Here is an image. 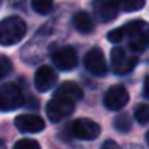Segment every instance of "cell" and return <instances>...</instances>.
<instances>
[{
  "label": "cell",
  "instance_id": "cell-1",
  "mask_svg": "<svg viewBox=\"0 0 149 149\" xmlns=\"http://www.w3.org/2000/svg\"><path fill=\"white\" fill-rule=\"evenodd\" d=\"M122 29V40H128V47L132 50V53H141L148 47V24L146 21H130L125 26L120 27Z\"/></svg>",
  "mask_w": 149,
  "mask_h": 149
},
{
  "label": "cell",
  "instance_id": "cell-2",
  "mask_svg": "<svg viewBox=\"0 0 149 149\" xmlns=\"http://www.w3.org/2000/svg\"><path fill=\"white\" fill-rule=\"evenodd\" d=\"M24 36H26V23L19 16H10L0 21V45H15Z\"/></svg>",
  "mask_w": 149,
  "mask_h": 149
},
{
  "label": "cell",
  "instance_id": "cell-3",
  "mask_svg": "<svg viewBox=\"0 0 149 149\" xmlns=\"http://www.w3.org/2000/svg\"><path fill=\"white\" fill-rule=\"evenodd\" d=\"M75 109V101L69 100V98H64V96H53L52 100L47 103V107H45V112H47V117H48L50 122L56 123L59 120L69 117Z\"/></svg>",
  "mask_w": 149,
  "mask_h": 149
},
{
  "label": "cell",
  "instance_id": "cell-4",
  "mask_svg": "<svg viewBox=\"0 0 149 149\" xmlns=\"http://www.w3.org/2000/svg\"><path fill=\"white\" fill-rule=\"evenodd\" d=\"M136 63H138L136 53H132L120 47H116L111 52V68L116 74H128L130 71H133Z\"/></svg>",
  "mask_w": 149,
  "mask_h": 149
},
{
  "label": "cell",
  "instance_id": "cell-5",
  "mask_svg": "<svg viewBox=\"0 0 149 149\" xmlns=\"http://www.w3.org/2000/svg\"><path fill=\"white\" fill-rule=\"evenodd\" d=\"M23 104V91L16 84H5L0 87V111H15Z\"/></svg>",
  "mask_w": 149,
  "mask_h": 149
},
{
  "label": "cell",
  "instance_id": "cell-6",
  "mask_svg": "<svg viewBox=\"0 0 149 149\" xmlns=\"http://www.w3.org/2000/svg\"><path fill=\"white\" fill-rule=\"evenodd\" d=\"M71 132L75 138L85 139V141H91V139H96L100 136L101 128L91 119H77L71 125Z\"/></svg>",
  "mask_w": 149,
  "mask_h": 149
},
{
  "label": "cell",
  "instance_id": "cell-7",
  "mask_svg": "<svg viewBox=\"0 0 149 149\" xmlns=\"http://www.w3.org/2000/svg\"><path fill=\"white\" fill-rule=\"evenodd\" d=\"M128 91L123 85H112L104 95V106L109 111H120L128 103Z\"/></svg>",
  "mask_w": 149,
  "mask_h": 149
},
{
  "label": "cell",
  "instance_id": "cell-8",
  "mask_svg": "<svg viewBox=\"0 0 149 149\" xmlns=\"http://www.w3.org/2000/svg\"><path fill=\"white\" fill-rule=\"evenodd\" d=\"M52 59L59 71H72L77 66V52L72 47H61L52 55Z\"/></svg>",
  "mask_w": 149,
  "mask_h": 149
},
{
  "label": "cell",
  "instance_id": "cell-9",
  "mask_svg": "<svg viewBox=\"0 0 149 149\" xmlns=\"http://www.w3.org/2000/svg\"><path fill=\"white\" fill-rule=\"evenodd\" d=\"M15 125L23 133H40L45 128V120L36 114H21L15 119Z\"/></svg>",
  "mask_w": 149,
  "mask_h": 149
},
{
  "label": "cell",
  "instance_id": "cell-10",
  "mask_svg": "<svg viewBox=\"0 0 149 149\" xmlns=\"http://www.w3.org/2000/svg\"><path fill=\"white\" fill-rule=\"evenodd\" d=\"M85 69L95 75H103L107 71V63L100 48H91L84 58Z\"/></svg>",
  "mask_w": 149,
  "mask_h": 149
},
{
  "label": "cell",
  "instance_id": "cell-11",
  "mask_svg": "<svg viewBox=\"0 0 149 149\" xmlns=\"http://www.w3.org/2000/svg\"><path fill=\"white\" fill-rule=\"evenodd\" d=\"M91 7H93L96 18L103 23H109V21L116 19L119 15V7H117L116 0H93Z\"/></svg>",
  "mask_w": 149,
  "mask_h": 149
},
{
  "label": "cell",
  "instance_id": "cell-12",
  "mask_svg": "<svg viewBox=\"0 0 149 149\" xmlns=\"http://www.w3.org/2000/svg\"><path fill=\"white\" fill-rule=\"evenodd\" d=\"M56 84V72L53 71L50 66H40L37 69L36 75H34V87L37 91L45 93V91L52 90Z\"/></svg>",
  "mask_w": 149,
  "mask_h": 149
},
{
  "label": "cell",
  "instance_id": "cell-13",
  "mask_svg": "<svg viewBox=\"0 0 149 149\" xmlns=\"http://www.w3.org/2000/svg\"><path fill=\"white\" fill-rule=\"evenodd\" d=\"M56 96H64L72 101H79L84 96V91L75 82H63L56 90Z\"/></svg>",
  "mask_w": 149,
  "mask_h": 149
},
{
  "label": "cell",
  "instance_id": "cell-14",
  "mask_svg": "<svg viewBox=\"0 0 149 149\" xmlns=\"http://www.w3.org/2000/svg\"><path fill=\"white\" fill-rule=\"evenodd\" d=\"M72 24H74V27L82 34H88V32H91V31L95 29L93 19H91V16L88 13H85V11L75 13L74 18H72Z\"/></svg>",
  "mask_w": 149,
  "mask_h": 149
},
{
  "label": "cell",
  "instance_id": "cell-15",
  "mask_svg": "<svg viewBox=\"0 0 149 149\" xmlns=\"http://www.w3.org/2000/svg\"><path fill=\"white\" fill-rule=\"evenodd\" d=\"M119 10L123 11H138L146 5V0H116Z\"/></svg>",
  "mask_w": 149,
  "mask_h": 149
},
{
  "label": "cell",
  "instance_id": "cell-16",
  "mask_svg": "<svg viewBox=\"0 0 149 149\" xmlns=\"http://www.w3.org/2000/svg\"><path fill=\"white\" fill-rule=\"evenodd\" d=\"M31 5L39 15H48L53 10V0H31Z\"/></svg>",
  "mask_w": 149,
  "mask_h": 149
},
{
  "label": "cell",
  "instance_id": "cell-17",
  "mask_svg": "<svg viewBox=\"0 0 149 149\" xmlns=\"http://www.w3.org/2000/svg\"><path fill=\"white\" fill-rule=\"evenodd\" d=\"M135 119L138 120L139 123H148V120H149V106L146 103H143V104H139L138 107L135 109Z\"/></svg>",
  "mask_w": 149,
  "mask_h": 149
},
{
  "label": "cell",
  "instance_id": "cell-18",
  "mask_svg": "<svg viewBox=\"0 0 149 149\" xmlns=\"http://www.w3.org/2000/svg\"><path fill=\"white\" fill-rule=\"evenodd\" d=\"M13 149H40V144L39 141H36L32 138H23L15 143Z\"/></svg>",
  "mask_w": 149,
  "mask_h": 149
},
{
  "label": "cell",
  "instance_id": "cell-19",
  "mask_svg": "<svg viewBox=\"0 0 149 149\" xmlns=\"http://www.w3.org/2000/svg\"><path fill=\"white\" fill-rule=\"evenodd\" d=\"M116 128L119 130V132H128L130 127H132V122H130V117L127 116V114H120V116H117L116 119Z\"/></svg>",
  "mask_w": 149,
  "mask_h": 149
},
{
  "label": "cell",
  "instance_id": "cell-20",
  "mask_svg": "<svg viewBox=\"0 0 149 149\" xmlns=\"http://www.w3.org/2000/svg\"><path fill=\"white\" fill-rule=\"evenodd\" d=\"M11 69H13V64H11V61L7 58V56L0 55V79L10 74Z\"/></svg>",
  "mask_w": 149,
  "mask_h": 149
},
{
  "label": "cell",
  "instance_id": "cell-21",
  "mask_svg": "<svg viewBox=\"0 0 149 149\" xmlns=\"http://www.w3.org/2000/svg\"><path fill=\"white\" fill-rule=\"evenodd\" d=\"M101 149H120L119 146H117V143L111 141V139H107L106 143H104L103 146H101Z\"/></svg>",
  "mask_w": 149,
  "mask_h": 149
},
{
  "label": "cell",
  "instance_id": "cell-22",
  "mask_svg": "<svg viewBox=\"0 0 149 149\" xmlns=\"http://www.w3.org/2000/svg\"><path fill=\"white\" fill-rule=\"evenodd\" d=\"M24 3H26V0H11V5L15 8H24Z\"/></svg>",
  "mask_w": 149,
  "mask_h": 149
},
{
  "label": "cell",
  "instance_id": "cell-23",
  "mask_svg": "<svg viewBox=\"0 0 149 149\" xmlns=\"http://www.w3.org/2000/svg\"><path fill=\"white\" fill-rule=\"evenodd\" d=\"M143 95H144V98H148V77L144 79V91H143Z\"/></svg>",
  "mask_w": 149,
  "mask_h": 149
},
{
  "label": "cell",
  "instance_id": "cell-24",
  "mask_svg": "<svg viewBox=\"0 0 149 149\" xmlns=\"http://www.w3.org/2000/svg\"><path fill=\"white\" fill-rule=\"evenodd\" d=\"M0 149H5V143L2 141V139H0Z\"/></svg>",
  "mask_w": 149,
  "mask_h": 149
},
{
  "label": "cell",
  "instance_id": "cell-25",
  "mask_svg": "<svg viewBox=\"0 0 149 149\" xmlns=\"http://www.w3.org/2000/svg\"><path fill=\"white\" fill-rule=\"evenodd\" d=\"M0 2H2V0H0Z\"/></svg>",
  "mask_w": 149,
  "mask_h": 149
}]
</instances>
